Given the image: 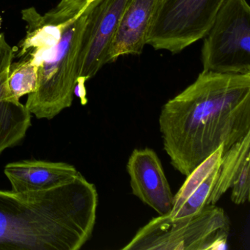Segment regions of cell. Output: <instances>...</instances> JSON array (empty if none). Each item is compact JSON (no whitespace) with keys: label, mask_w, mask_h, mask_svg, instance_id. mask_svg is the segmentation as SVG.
I'll list each match as a JSON object with an SVG mask.
<instances>
[{"label":"cell","mask_w":250,"mask_h":250,"mask_svg":"<svg viewBox=\"0 0 250 250\" xmlns=\"http://www.w3.org/2000/svg\"><path fill=\"white\" fill-rule=\"evenodd\" d=\"M99 195L81 173L52 189L0 190V250H78L93 235Z\"/></svg>","instance_id":"cell-2"},{"label":"cell","mask_w":250,"mask_h":250,"mask_svg":"<svg viewBox=\"0 0 250 250\" xmlns=\"http://www.w3.org/2000/svg\"><path fill=\"white\" fill-rule=\"evenodd\" d=\"M229 218L222 208L207 205L200 212L181 219L167 214L150 219L124 250H206L226 247Z\"/></svg>","instance_id":"cell-4"},{"label":"cell","mask_w":250,"mask_h":250,"mask_svg":"<svg viewBox=\"0 0 250 250\" xmlns=\"http://www.w3.org/2000/svg\"><path fill=\"white\" fill-rule=\"evenodd\" d=\"M128 2L94 0L92 2L82 40L78 78L87 82L106 65L109 48Z\"/></svg>","instance_id":"cell-7"},{"label":"cell","mask_w":250,"mask_h":250,"mask_svg":"<svg viewBox=\"0 0 250 250\" xmlns=\"http://www.w3.org/2000/svg\"><path fill=\"white\" fill-rule=\"evenodd\" d=\"M224 146L202 162L187 177L179 191L174 196L169 213L172 219L192 216L207 206L208 199L217 179Z\"/></svg>","instance_id":"cell-11"},{"label":"cell","mask_w":250,"mask_h":250,"mask_svg":"<svg viewBox=\"0 0 250 250\" xmlns=\"http://www.w3.org/2000/svg\"><path fill=\"white\" fill-rule=\"evenodd\" d=\"M226 0H166L147 39L176 55L206 36Z\"/></svg>","instance_id":"cell-6"},{"label":"cell","mask_w":250,"mask_h":250,"mask_svg":"<svg viewBox=\"0 0 250 250\" xmlns=\"http://www.w3.org/2000/svg\"><path fill=\"white\" fill-rule=\"evenodd\" d=\"M4 173L13 191H40L72 182L80 172L65 162L23 160L8 164Z\"/></svg>","instance_id":"cell-10"},{"label":"cell","mask_w":250,"mask_h":250,"mask_svg":"<svg viewBox=\"0 0 250 250\" xmlns=\"http://www.w3.org/2000/svg\"><path fill=\"white\" fill-rule=\"evenodd\" d=\"M10 68L8 86L14 97L21 99L34 92L37 86L39 67L27 55Z\"/></svg>","instance_id":"cell-13"},{"label":"cell","mask_w":250,"mask_h":250,"mask_svg":"<svg viewBox=\"0 0 250 250\" xmlns=\"http://www.w3.org/2000/svg\"><path fill=\"white\" fill-rule=\"evenodd\" d=\"M126 169L132 194L159 215L169 213L174 195L156 152L147 147L135 149L128 159Z\"/></svg>","instance_id":"cell-8"},{"label":"cell","mask_w":250,"mask_h":250,"mask_svg":"<svg viewBox=\"0 0 250 250\" xmlns=\"http://www.w3.org/2000/svg\"><path fill=\"white\" fill-rule=\"evenodd\" d=\"M250 132L222 154L217 179L208 199L207 205H216L232 187L244 164L250 160Z\"/></svg>","instance_id":"cell-12"},{"label":"cell","mask_w":250,"mask_h":250,"mask_svg":"<svg viewBox=\"0 0 250 250\" xmlns=\"http://www.w3.org/2000/svg\"><path fill=\"white\" fill-rule=\"evenodd\" d=\"M159 128L171 165L188 176L250 132V74L202 71L162 106Z\"/></svg>","instance_id":"cell-1"},{"label":"cell","mask_w":250,"mask_h":250,"mask_svg":"<svg viewBox=\"0 0 250 250\" xmlns=\"http://www.w3.org/2000/svg\"><path fill=\"white\" fill-rule=\"evenodd\" d=\"M92 2L74 14L56 8L43 16L34 8L21 12L27 24V36L15 58L27 55L39 67L37 86L25 104L38 119H53L72 105L82 40Z\"/></svg>","instance_id":"cell-3"},{"label":"cell","mask_w":250,"mask_h":250,"mask_svg":"<svg viewBox=\"0 0 250 250\" xmlns=\"http://www.w3.org/2000/svg\"><path fill=\"white\" fill-rule=\"evenodd\" d=\"M166 0H129L108 52L106 64L140 55Z\"/></svg>","instance_id":"cell-9"},{"label":"cell","mask_w":250,"mask_h":250,"mask_svg":"<svg viewBox=\"0 0 250 250\" xmlns=\"http://www.w3.org/2000/svg\"><path fill=\"white\" fill-rule=\"evenodd\" d=\"M2 18H1V17H0V29H1V27H2ZM0 36H1V33H0Z\"/></svg>","instance_id":"cell-18"},{"label":"cell","mask_w":250,"mask_h":250,"mask_svg":"<svg viewBox=\"0 0 250 250\" xmlns=\"http://www.w3.org/2000/svg\"><path fill=\"white\" fill-rule=\"evenodd\" d=\"M94 0H69L65 4H58V6L68 11H80L87 3H90Z\"/></svg>","instance_id":"cell-15"},{"label":"cell","mask_w":250,"mask_h":250,"mask_svg":"<svg viewBox=\"0 0 250 250\" xmlns=\"http://www.w3.org/2000/svg\"><path fill=\"white\" fill-rule=\"evenodd\" d=\"M250 161L244 164L232 184L231 200L235 205H241L250 200Z\"/></svg>","instance_id":"cell-14"},{"label":"cell","mask_w":250,"mask_h":250,"mask_svg":"<svg viewBox=\"0 0 250 250\" xmlns=\"http://www.w3.org/2000/svg\"><path fill=\"white\" fill-rule=\"evenodd\" d=\"M69 0H61V2H60V4H65L67 2H68Z\"/></svg>","instance_id":"cell-17"},{"label":"cell","mask_w":250,"mask_h":250,"mask_svg":"<svg viewBox=\"0 0 250 250\" xmlns=\"http://www.w3.org/2000/svg\"><path fill=\"white\" fill-rule=\"evenodd\" d=\"M204 39L203 71L250 74V8L247 0H226Z\"/></svg>","instance_id":"cell-5"},{"label":"cell","mask_w":250,"mask_h":250,"mask_svg":"<svg viewBox=\"0 0 250 250\" xmlns=\"http://www.w3.org/2000/svg\"><path fill=\"white\" fill-rule=\"evenodd\" d=\"M85 83L86 81H84L83 79H77V84H76L75 88H74V95L80 99L83 105L87 104V103Z\"/></svg>","instance_id":"cell-16"}]
</instances>
